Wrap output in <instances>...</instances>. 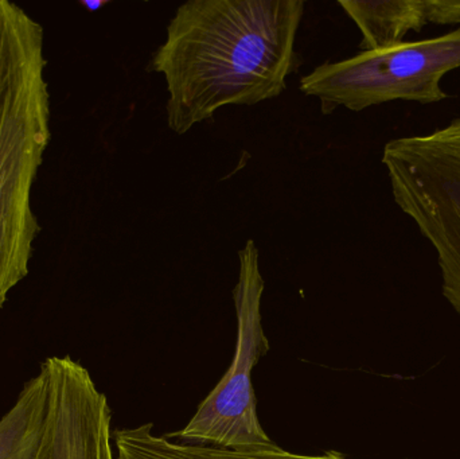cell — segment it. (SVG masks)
Returning a JSON list of instances; mask_svg holds the SVG:
<instances>
[{"label":"cell","instance_id":"7","mask_svg":"<svg viewBox=\"0 0 460 459\" xmlns=\"http://www.w3.org/2000/svg\"><path fill=\"white\" fill-rule=\"evenodd\" d=\"M118 459H348L342 453L324 452L321 455H302L286 452L272 444L251 449L193 445L154 434V426L113 430Z\"/></svg>","mask_w":460,"mask_h":459},{"label":"cell","instance_id":"9","mask_svg":"<svg viewBox=\"0 0 460 459\" xmlns=\"http://www.w3.org/2000/svg\"><path fill=\"white\" fill-rule=\"evenodd\" d=\"M48 417V383L42 371L24 383L0 418V459H38Z\"/></svg>","mask_w":460,"mask_h":459},{"label":"cell","instance_id":"6","mask_svg":"<svg viewBox=\"0 0 460 459\" xmlns=\"http://www.w3.org/2000/svg\"><path fill=\"white\" fill-rule=\"evenodd\" d=\"M48 417L38 459H113L112 411L88 369L69 356L40 363Z\"/></svg>","mask_w":460,"mask_h":459},{"label":"cell","instance_id":"5","mask_svg":"<svg viewBox=\"0 0 460 459\" xmlns=\"http://www.w3.org/2000/svg\"><path fill=\"white\" fill-rule=\"evenodd\" d=\"M238 280L233 288L237 315L234 357L226 376L199 404L188 425L178 433L166 434L175 441L228 449H251L273 444L257 417L252 383L254 366L270 350L262 328L264 279L254 240L249 239L243 250L238 251Z\"/></svg>","mask_w":460,"mask_h":459},{"label":"cell","instance_id":"8","mask_svg":"<svg viewBox=\"0 0 460 459\" xmlns=\"http://www.w3.org/2000/svg\"><path fill=\"white\" fill-rule=\"evenodd\" d=\"M362 34V51L380 50L404 42L411 31L427 26L424 0H340Z\"/></svg>","mask_w":460,"mask_h":459},{"label":"cell","instance_id":"11","mask_svg":"<svg viewBox=\"0 0 460 459\" xmlns=\"http://www.w3.org/2000/svg\"><path fill=\"white\" fill-rule=\"evenodd\" d=\"M81 4L88 11H97L99 8L104 7L107 2H81Z\"/></svg>","mask_w":460,"mask_h":459},{"label":"cell","instance_id":"1","mask_svg":"<svg viewBox=\"0 0 460 459\" xmlns=\"http://www.w3.org/2000/svg\"><path fill=\"white\" fill-rule=\"evenodd\" d=\"M303 0H190L175 10L148 69L166 80L177 135L228 105L276 99L299 69Z\"/></svg>","mask_w":460,"mask_h":459},{"label":"cell","instance_id":"10","mask_svg":"<svg viewBox=\"0 0 460 459\" xmlns=\"http://www.w3.org/2000/svg\"><path fill=\"white\" fill-rule=\"evenodd\" d=\"M427 24H460V0H424Z\"/></svg>","mask_w":460,"mask_h":459},{"label":"cell","instance_id":"12","mask_svg":"<svg viewBox=\"0 0 460 459\" xmlns=\"http://www.w3.org/2000/svg\"><path fill=\"white\" fill-rule=\"evenodd\" d=\"M447 128L451 129V131H460V119L451 123L450 126H447Z\"/></svg>","mask_w":460,"mask_h":459},{"label":"cell","instance_id":"3","mask_svg":"<svg viewBox=\"0 0 460 459\" xmlns=\"http://www.w3.org/2000/svg\"><path fill=\"white\" fill-rule=\"evenodd\" d=\"M459 67L460 27L431 40L324 62L302 77L300 91L319 100L323 115L338 108L359 112L397 100L432 104L450 97L442 81Z\"/></svg>","mask_w":460,"mask_h":459},{"label":"cell","instance_id":"2","mask_svg":"<svg viewBox=\"0 0 460 459\" xmlns=\"http://www.w3.org/2000/svg\"><path fill=\"white\" fill-rule=\"evenodd\" d=\"M43 27L0 0V309L29 275L40 228L31 193L50 142Z\"/></svg>","mask_w":460,"mask_h":459},{"label":"cell","instance_id":"4","mask_svg":"<svg viewBox=\"0 0 460 459\" xmlns=\"http://www.w3.org/2000/svg\"><path fill=\"white\" fill-rule=\"evenodd\" d=\"M381 161L397 207L434 247L443 296L460 317V131L397 137Z\"/></svg>","mask_w":460,"mask_h":459}]
</instances>
